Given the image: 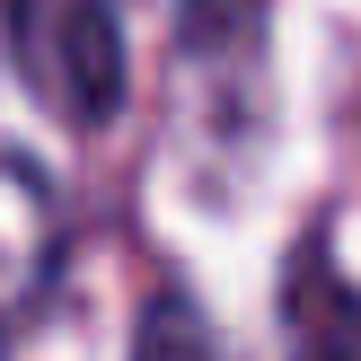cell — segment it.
<instances>
[{
    "mask_svg": "<svg viewBox=\"0 0 361 361\" xmlns=\"http://www.w3.org/2000/svg\"><path fill=\"white\" fill-rule=\"evenodd\" d=\"M282 326L300 353H361V291L344 274H326L317 256H300L291 291H282Z\"/></svg>",
    "mask_w": 361,
    "mask_h": 361,
    "instance_id": "3957f363",
    "label": "cell"
},
{
    "mask_svg": "<svg viewBox=\"0 0 361 361\" xmlns=\"http://www.w3.org/2000/svg\"><path fill=\"white\" fill-rule=\"evenodd\" d=\"M176 53L203 62H256L264 53V0H185L176 18Z\"/></svg>",
    "mask_w": 361,
    "mask_h": 361,
    "instance_id": "277c9868",
    "label": "cell"
},
{
    "mask_svg": "<svg viewBox=\"0 0 361 361\" xmlns=\"http://www.w3.org/2000/svg\"><path fill=\"white\" fill-rule=\"evenodd\" d=\"M9 53L53 123L97 133L123 106V27L106 0H9Z\"/></svg>",
    "mask_w": 361,
    "mask_h": 361,
    "instance_id": "6da1fadb",
    "label": "cell"
},
{
    "mask_svg": "<svg viewBox=\"0 0 361 361\" xmlns=\"http://www.w3.org/2000/svg\"><path fill=\"white\" fill-rule=\"evenodd\" d=\"M53 256H62L53 185L27 168V159H0V309H27V300L53 282Z\"/></svg>",
    "mask_w": 361,
    "mask_h": 361,
    "instance_id": "7a4b0ae2",
    "label": "cell"
}]
</instances>
